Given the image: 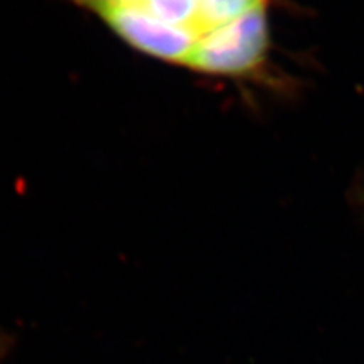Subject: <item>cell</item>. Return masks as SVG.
<instances>
[{"mask_svg":"<svg viewBox=\"0 0 364 364\" xmlns=\"http://www.w3.org/2000/svg\"><path fill=\"white\" fill-rule=\"evenodd\" d=\"M131 49L193 73L257 79L272 50V0H70Z\"/></svg>","mask_w":364,"mask_h":364,"instance_id":"obj_1","label":"cell"}]
</instances>
